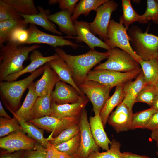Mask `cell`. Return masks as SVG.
<instances>
[{"mask_svg":"<svg viewBox=\"0 0 158 158\" xmlns=\"http://www.w3.org/2000/svg\"><path fill=\"white\" fill-rule=\"evenodd\" d=\"M8 41L0 50V81L8 76L16 73L24 68L23 63L29 53L41 47L38 44L25 46Z\"/></svg>","mask_w":158,"mask_h":158,"instance_id":"1","label":"cell"},{"mask_svg":"<svg viewBox=\"0 0 158 158\" xmlns=\"http://www.w3.org/2000/svg\"><path fill=\"white\" fill-rule=\"evenodd\" d=\"M54 50L70 68L75 84L85 80L91 69L103 60L107 59L109 55L108 51L101 52L95 49H90L87 53L78 55L67 54L62 49L58 47L55 48Z\"/></svg>","mask_w":158,"mask_h":158,"instance_id":"2","label":"cell"},{"mask_svg":"<svg viewBox=\"0 0 158 158\" xmlns=\"http://www.w3.org/2000/svg\"><path fill=\"white\" fill-rule=\"evenodd\" d=\"M44 71L43 66L27 77L18 81H0V93L8 108L14 112L18 107L22 97L26 89L34 80Z\"/></svg>","mask_w":158,"mask_h":158,"instance_id":"3","label":"cell"},{"mask_svg":"<svg viewBox=\"0 0 158 158\" xmlns=\"http://www.w3.org/2000/svg\"><path fill=\"white\" fill-rule=\"evenodd\" d=\"M143 32L138 26L132 25L127 32L133 51L144 61L157 59L158 55V36L148 32Z\"/></svg>","mask_w":158,"mask_h":158,"instance_id":"4","label":"cell"},{"mask_svg":"<svg viewBox=\"0 0 158 158\" xmlns=\"http://www.w3.org/2000/svg\"><path fill=\"white\" fill-rule=\"evenodd\" d=\"M108 51L109 55L107 60L96 66L94 69H104L127 72L141 68L139 63L125 51L117 47Z\"/></svg>","mask_w":158,"mask_h":158,"instance_id":"5","label":"cell"},{"mask_svg":"<svg viewBox=\"0 0 158 158\" xmlns=\"http://www.w3.org/2000/svg\"><path fill=\"white\" fill-rule=\"evenodd\" d=\"M142 71L141 68L127 72L104 69H94L88 73L85 80L98 82L111 90L115 86L124 84L136 78Z\"/></svg>","mask_w":158,"mask_h":158,"instance_id":"6","label":"cell"},{"mask_svg":"<svg viewBox=\"0 0 158 158\" xmlns=\"http://www.w3.org/2000/svg\"><path fill=\"white\" fill-rule=\"evenodd\" d=\"M128 29L121 22L110 20L107 31L108 39L104 42L111 49L117 47L125 51L139 62L141 59L131 45L127 31Z\"/></svg>","mask_w":158,"mask_h":158,"instance_id":"7","label":"cell"},{"mask_svg":"<svg viewBox=\"0 0 158 158\" xmlns=\"http://www.w3.org/2000/svg\"><path fill=\"white\" fill-rule=\"evenodd\" d=\"M76 84L91 102L95 115L99 114L110 96L111 90L102 84L93 80H85Z\"/></svg>","mask_w":158,"mask_h":158,"instance_id":"8","label":"cell"},{"mask_svg":"<svg viewBox=\"0 0 158 158\" xmlns=\"http://www.w3.org/2000/svg\"><path fill=\"white\" fill-rule=\"evenodd\" d=\"M118 6L114 1L108 0L97 8L94 20L90 23L91 32L95 35H98L100 39L104 41L108 39L107 31L111 14Z\"/></svg>","mask_w":158,"mask_h":158,"instance_id":"9","label":"cell"},{"mask_svg":"<svg viewBox=\"0 0 158 158\" xmlns=\"http://www.w3.org/2000/svg\"><path fill=\"white\" fill-rule=\"evenodd\" d=\"M78 124L80 128V145L74 156L76 158H87L92 153L99 152V147L95 143L92 135L85 108L82 111Z\"/></svg>","mask_w":158,"mask_h":158,"instance_id":"10","label":"cell"},{"mask_svg":"<svg viewBox=\"0 0 158 158\" xmlns=\"http://www.w3.org/2000/svg\"><path fill=\"white\" fill-rule=\"evenodd\" d=\"M27 30L28 38L24 44H44L55 48L67 46L74 49H76L80 46L65 39H71V36H61L50 34L40 30L33 24H30Z\"/></svg>","mask_w":158,"mask_h":158,"instance_id":"11","label":"cell"},{"mask_svg":"<svg viewBox=\"0 0 158 158\" xmlns=\"http://www.w3.org/2000/svg\"><path fill=\"white\" fill-rule=\"evenodd\" d=\"M37 141L26 135L23 131L13 132L0 139V148L8 152L35 149Z\"/></svg>","mask_w":158,"mask_h":158,"instance_id":"12","label":"cell"},{"mask_svg":"<svg viewBox=\"0 0 158 158\" xmlns=\"http://www.w3.org/2000/svg\"><path fill=\"white\" fill-rule=\"evenodd\" d=\"M80 117L59 118L47 116L29 121L39 128L51 132L49 136L54 138L68 127L78 123Z\"/></svg>","mask_w":158,"mask_h":158,"instance_id":"13","label":"cell"},{"mask_svg":"<svg viewBox=\"0 0 158 158\" xmlns=\"http://www.w3.org/2000/svg\"><path fill=\"white\" fill-rule=\"evenodd\" d=\"M132 108L122 102L111 113L107 122L116 133L131 129L133 115Z\"/></svg>","mask_w":158,"mask_h":158,"instance_id":"14","label":"cell"},{"mask_svg":"<svg viewBox=\"0 0 158 158\" xmlns=\"http://www.w3.org/2000/svg\"><path fill=\"white\" fill-rule=\"evenodd\" d=\"M89 101L84 95L78 102L72 104H58L52 101L50 116L59 118L79 117Z\"/></svg>","mask_w":158,"mask_h":158,"instance_id":"15","label":"cell"},{"mask_svg":"<svg viewBox=\"0 0 158 158\" xmlns=\"http://www.w3.org/2000/svg\"><path fill=\"white\" fill-rule=\"evenodd\" d=\"M74 25L77 33L74 39L78 43L83 42L90 49H94L98 47L107 49V51L111 48L105 42L96 37L90 30V23L83 21H73Z\"/></svg>","mask_w":158,"mask_h":158,"instance_id":"16","label":"cell"},{"mask_svg":"<svg viewBox=\"0 0 158 158\" xmlns=\"http://www.w3.org/2000/svg\"><path fill=\"white\" fill-rule=\"evenodd\" d=\"M52 101L58 104H72L78 102L82 96L73 87L59 80L51 94Z\"/></svg>","mask_w":158,"mask_h":158,"instance_id":"17","label":"cell"},{"mask_svg":"<svg viewBox=\"0 0 158 158\" xmlns=\"http://www.w3.org/2000/svg\"><path fill=\"white\" fill-rule=\"evenodd\" d=\"M41 78L35 83V91L38 97L51 95L56 83L60 80L57 75L47 63L43 66Z\"/></svg>","mask_w":158,"mask_h":158,"instance_id":"18","label":"cell"},{"mask_svg":"<svg viewBox=\"0 0 158 158\" xmlns=\"http://www.w3.org/2000/svg\"><path fill=\"white\" fill-rule=\"evenodd\" d=\"M56 54L53 55L44 56L37 49L33 50L30 55V63L21 71L6 77L3 81H11L16 80L21 75L27 73H32L38 68L52 60L58 58Z\"/></svg>","mask_w":158,"mask_h":158,"instance_id":"19","label":"cell"},{"mask_svg":"<svg viewBox=\"0 0 158 158\" xmlns=\"http://www.w3.org/2000/svg\"><path fill=\"white\" fill-rule=\"evenodd\" d=\"M90 129L96 144L103 150L109 149V145L111 143L105 131L101 118L99 114L89 118Z\"/></svg>","mask_w":158,"mask_h":158,"instance_id":"20","label":"cell"},{"mask_svg":"<svg viewBox=\"0 0 158 158\" xmlns=\"http://www.w3.org/2000/svg\"><path fill=\"white\" fill-rule=\"evenodd\" d=\"M39 13L33 15H20L26 23L40 26L51 32L59 35L62 33L58 31L55 25L48 18L50 11L49 9L45 10L42 7L37 6Z\"/></svg>","mask_w":158,"mask_h":158,"instance_id":"21","label":"cell"},{"mask_svg":"<svg viewBox=\"0 0 158 158\" xmlns=\"http://www.w3.org/2000/svg\"><path fill=\"white\" fill-rule=\"evenodd\" d=\"M47 63L56 73L60 80L69 84L74 88L81 95H85L80 90L74 81L71 70L62 58L59 56L58 58L50 61Z\"/></svg>","mask_w":158,"mask_h":158,"instance_id":"22","label":"cell"},{"mask_svg":"<svg viewBox=\"0 0 158 158\" xmlns=\"http://www.w3.org/2000/svg\"><path fill=\"white\" fill-rule=\"evenodd\" d=\"M146 85L142 71L135 80H131L124 84V97L123 102L132 108L138 94Z\"/></svg>","mask_w":158,"mask_h":158,"instance_id":"23","label":"cell"},{"mask_svg":"<svg viewBox=\"0 0 158 158\" xmlns=\"http://www.w3.org/2000/svg\"><path fill=\"white\" fill-rule=\"evenodd\" d=\"M72 15L67 10H61L53 14H50L48 18L50 21L58 25L61 32L68 36L76 37L77 33L71 18Z\"/></svg>","mask_w":158,"mask_h":158,"instance_id":"24","label":"cell"},{"mask_svg":"<svg viewBox=\"0 0 158 158\" xmlns=\"http://www.w3.org/2000/svg\"><path fill=\"white\" fill-rule=\"evenodd\" d=\"M123 85L121 84L116 86L114 94L106 100L100 111L99 114L104 128L113 109L123 101L124 97Z\"/></svg>","mask_w":158,"mask_h":158,"instance_id":"25","label":"cell"},{"mask_svg":"<svg viewBox=\"0 0 158 158\" xmlns=\"http://www.w3.org/2000/svg\"><path fill=\"white\" fill-rule=\"evenodd\" d=\"M28 92L20 107L15 112L11 111L22 120L29 121L31 120L32 111L38 97L35 91V83L32 82L28 88Z\"/></svg>","mask_w":158,"mask_h":158,"instance_id":"26","label":"cell"},{"mask_svg":"<svg viewBox=\"0 0 158 158\" xmlns=\"http://www.w3.org/2000/svg\"><path fill=\"white\" fill-rule=\"evenodd\" d=\"M147 85H155L158 82V60L152 58L147 61L140 59L139 61Z\"/></svg>","mask_w":158,"mask_h":158,"instance_id":"27","label":"cell"},{"mask_svg":"<svg viewBox=\"0 0 158 158\" xmlns=\"http://www.w3.org/2000/svg\"><path fill=\"white\" fill-rule=\"evenodd\" d=\"M18 121L22 130L27 133L28 136L37 141L44 148L47 149L51 144L43 135V130L34 125L29 121H23L13 115Z\"/></svg>","mask_w":158,"mask_h":158,"instance_id":"28","label":"cell"},{"mask_svg":"<svg viewBox=\"0 0 158 158\" xmlns=\"http://www.w3.org/2000/svg\"><path fill=\"white\" fill-rule=\"evenodd\" d=\"M28 24L23 18L0 22V47L3 46V43L9 41L10 35L16 29L25 28Z\"/></svg>","mask_w":158,"mask_h":158,"instance_id":"29","label":"cell"},{"mask_svg":"<svg viewBox=\"0 0 158 158\" xmlns=\"http://www.w3.org/2000/svg\"><path fill=\"white\" fill-rule=\"evenodd\" d=\"M51 102V95L38 97L32 110L31 120L50 116Z\"/></svg>","mask_w":158,"mask_h":158,"instance_id":"30","label":"cell"},{"mask_svg":"<svg viewBox=\"0 0 158 158\" xmlns=\"http://www.w3.org/2000/svg\"><path fill=\"white\" fill-rule=\"evenodd\" d=\"M108 0H81L76 6L71 18L73 22L80 15L87 16L92 10L96 11L97 8Z\"/></svg>","mask_w":158,"mask_h":158,"instance_id":"31","label":"cell"},{"mask_svg":"<svg viewBox=\"0 0 158 158\" xmlns=\"http://www.w3.org/2000/svg\"><path fill=\"white\" fill-rule=\"evenodd\" d=\"M17 12L26 15H33L39 13L33 0H2Z\"/></svg>","mask_w":158,"mask_h":158,"instance_id":"32","label":"cell"},{"mask_svg":"<svg viewBox=\"0 0 158 158\" xmlns=\"http://www.w3.org/2000/svg\"><path fill=\"white\" fill-rule=\"evenodd\" d=\"M122 6L123 13L120 17L119 21L128 29L130 25L135 22H138L140 15L133 8L130 0H122Z\"/></svg>","mask_w":158,"mask_h":158,"instance_id":"33","label":"cell"},{"mask_svg":"<svg viewBox=\"0 0 158 158\" xmlns=\"http://www.w3.org/2000/svg\"><path fill=\"white\" fill-rule=\"evenodd\" d=\"M157 110L152 107L133 114L131 129L138 128H145L146 126L153 114Z\"/></svg>","mask_w":158,"mask_h":158,"instance_id":"34","label":"cell"},{"mask_svg":"<svg viewBox=\"0 0 158 158\" xmlns=\"http://www.w3.org/2000/svg\"><path fill=\"white\" fill-rule=\"evenodd\" d=\"M80 132L79 126L78 123L75 124L66 128L57 136L52 138L49 136L47 139L50 144L55 145L70 140Z\"/></svg>","mask_w":158,"mask_h":158,"instance_id":"35","label":"cell"},{"mask_svg":"<svg viewBox=\"0 0 158 158\" xmlns=\"http://www.w3.org/2000/svg\"><path fill=\"white\" fill-rule=\"evenodd\" d=\"M147 4L145 11L143 14L140 15L138 22L145 24L152 20L158 24V0H147Z\"/></svg>","mask_w":158,"mask_h":158,"instance_id":"36","label":"cell"},{"mask_svg":"<svg viewBox=\"0 0 158 158\" xmlns=\"http://www.w3.org/2000/svg\"><path fill=\"white\" fill-rule=\"evenodd\" d=\"M80 132L70 140L54 145L58 151L70 156L74 155L77 152L80 145Z\"/></svg>","mask_w":158,"mask_h":158,"instance_id":"37","label":"cell"},{"mask_svg":"<svg viewBox=\"0 0 158 158\" xmlns=\"http://www.w3.org/2000/svg\"><path fill=\"white\" fill-rule=\"evenodd\" d=\"M21 127L17 119L0 118V137L2 138L15 132L22 131Z\"/></svg>","mask_w":158,"mask_h":158,"instance_id":"38","label":"cell"},{"mask_svg":"<svg viewBox=\"0 0 158 158\" xmlns=\"http://www.w3.org/2000/svg\"><path fill=\"white\" fill-rule=\"evenodd\" d=\"M158 95V90L155 85H146L138 94L135 103H144L151 107L154 99Z\"/></svg>","mask_w":158,"mask_h":158,"instance_id":"39","label":"cell"},{"mask_svg":"<svg viewBox=\"0 0 158 158\" xmlns=\"http://www.w3.org/2000/svg\"><path fill=\"white\" fill-rule=\"evenodd\" d=\"M120 142L114 139H112L109 149L104 152H94L87 158H121L122 153L120 149Z\"/></svg>","mask_w":158,"mask_h":158,"instance_id":"40","label":"cell"},{"mask_svg":"<svg viewBox=\"0 0 158 158\" xmlns=\"http://www.w3.org/2000/svg\"><path fill=\"white\" fill-rule=\"evenodd\" d=\"M22 18L20 14L0 0V22Z\"/></svg>","mask_w":158,"mask_h":158,"instance_id":"41","label":"cell"},{"mask_svg":"<svg viewBox=\"0 0 158 158\" xmlns=\"http://www.w3.org/2000/svg\"><path fill=\"white\" fill-rule=\"evenodd\" d=\"M28 33L27 29L19 28L15 30L10 35L9 41L24 44L27 40Z\"/></svg>","mask_w":158,"mask_h":158,"instance_id":"42","label":"cell"},{"mask_svg":"<svg viewBox=\"0 0 158 158\" xmlns=\"http://www.w3.org/2000/svg\"><path fill=\"white\" fill-rule=\"evenodd\" d=\"M46 149L41 145H38L35 149L24 152V158H46Z\"/></svg>","mask_w":158,"mask_h":158,"instance_id":"43","label":"cell"},{"mask_svg":"<svg viewBox=\"0 0 158 158\" xmlns=\"http://www.w3.org/2000/svg\"><path fill=\"white\" fill-rule=\"evenodd\" d=\"M78 0H57L60 8L62 10H67L72 15L75 9L76 3Z\"/></svg>","mask_w":158,"mask_h":158,"instance_id":"44","label":"cell"},{"mask_svg":"<svg viewBox=\"0 0 158 158\" xmlns=\"http://www.w3.org/2000/svg\"><path fill=\"white\" fill-rule=\"evenodd\" d=\"M145 128L151 131L158 128V111H157L152 115Z\"/></svg>","mask_w":158,"mask_h":158,"instance_id":"45","label":"cell"},{"mask_svg":"<svg viewBox=\"0 0 158 158\" xmlns=\"http://www.w3.org/2000/svg\"><path fill=\"white\" fill-rule=\"evenodd\" d=\"M24 152V150L13 152H8L5 151L1 154L0 158H22Z\"/></svg>","mask_w":158,"mask_h":158,"instance_id":"46","label":"cell"},{"mask_svg":"<svg viewBox=\"0 0 158 158\" xmlns=\"http://www.w3.org/2000/svg\"><path fill=\"white\" fill-rule=\"evenodd\" d=\"M121 158H150L145 155H141L129 152L122 153Z\"/></svg>","mask_w":158,"mask_h":158,"instance_id":"47","label":"cell"},{"mask_svg":"<svg viewBox=\"0 0 158 158\" xmlns=\"http://www.w3.org/2000/svg\"><path fill=\"white\" fill-rule=\"evenodd\" d=\"M46 158H56L55 152V146L51 144L46 149Z\"/></svg>","mask_w":158,"mask_h":158,"instance_id":"48","label":"cell"},{"mask_svg":"<svg viewBox=\"0 0 158 158\" xmlns=\"http://www.w3.org/2000/svg\"><path fill=\"white\" fill-rule=\"evenodd\" d=\"M151 137L152 139L156 141L157 147H158V128L152 131Z\"/></svg>","mask_w":158,"mask_h":158,"instance_id":"49","label":"cell"},{"mask_svg":"<svg viewBox=\"0 0 158 158\" xmlns=\"http://www.w3.org/2000/svg\"><path fill=\"white\" fill-rule=\"evenodd\" d=\"M0 116L1 117L7 118H11L5 111L3 107L1 101H0Z\"/></svg>","mask_w":158,"mask_h":158,"instance_id":"50","label":"cell"},{"mask_svg":"<svg viewBox=\"0 0 158 158\" xmlns=\"http://www.w3.org/2000/svg\"><path fill=\"white\" fill-rule=\"evenodd\" d=\"M151 107H152L156 110L158 111V95L155 98Z\"/></svg>","mask_w":158,"mask_h":158,"instance_id":"51","label":"cell"},{"mask_svg":"<svg viewBox=\"0 0 158 158\" xmlns=\"http://www.w3.org/2000/svg\"><path fill=\"white\" fill-rule=\"evenodd\" d=\"M155 85L158 90V82L155 84Z\"/></svg>","mask_w":158,"mask_h":158,"instance_id":"52","label":"cell"},{"mask_svg":"<svg viewBox=\"0 0 158 158\" xmlns=\"http://www.w3.org/2000/svg\"><path fill=\"white\" fill-rule=\"evenodd\" d=\"M71 158H76L74 156H73L71 157Z\"/></svg>","mask_w":158,"mask_h":158,"instance_id":"53","label":"cell"},{"mask_svg":"<svg viewBox=\"0 0 158 158\" xmlns=\"http://www.w3.org/2000/svg\"><path fill=\"white\" fill-rule=\"evenodd\" d=\"M157 155H158V151L156 152Z\"/></svg>","mask_w":158,"mask_h":158,"instance_id":"54","label":"cell"},{"mask_svg":"<svg viewBox=\"0 0 158 158\" xmlns=\"http://www.w3.org/2000/svg\"><path fill=\"white\" fill-rule=\"evenodd\" d=\"M22 158H24V154H23V157H22Z\"/></svg>","mask_w":158,"mask_h":158,"instance_id":"55","label":"cell"},{"mask_svg":"<svg viewBox=\"0 0 158 158\" xmlns=\"http://www.w3.org/2000/svg\"><path fill=\"white\" fill-rule=\"evenodd\" d=\"M157 60H158V56H157Z\"/></svg>","mask_w":158,"mask_h":158,"instance_id":"56","label":"cell"}]
</instances>
